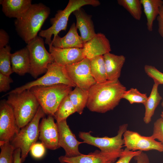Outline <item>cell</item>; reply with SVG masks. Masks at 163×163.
I'll return each mask as SVG.
<instances>
[{
	"label": "cell",
	"instance_id": "obj_34",
	"mask_svg": "<svg viewBox=\"0 0 163 163\" xmlns=\"http://www.w3.org/2000/svg\"><path fill=\"white\" fill-rule=\"evenodd\" d=\"M141 152L130 151L125 148L121 152L118 160L114 163H129L131 159Z\"/></svg>",
	"mask_w": 163,
	"mask_h": 163
},
{
	"label": "cell",
	"instance_id": "obj_10",
	"mask_svg": "<svg viewBox=\"0 0 163 163\" xmlns=\"http://www.w3.org/2000/svg\"><path fill=\"white\" fill-rule=\"evenodd\" d=\"M67 74L76 86L87 91L96 83L90 71V59L85 58L65 66Z\"/></svg>",
	"mask_w": 163,
	"mask_h": 163
},
{
	"label": "cell",
	"instance_id": "obj_26",
	"mask_svg": "<svg viewBox=\"0 0 163 163\" xmlns=\"http://www.w3.org/2000/svg\"><path fill=\"white\" fill-rule=\"evenodd\" d=\"M68 96L76 112L81 114L86 107L89 97L88 91L75 86L74 89L71 91Z\"/></svg>",
	"mask_w": 163,
	"mask_h": 163
},
{
	"label": "cell",
	"instance_id": "obj_38",
	"mask_svg": "<svg viewBox=\"0 0 163 163\" xmlns=\"http://www.w3.org/2000/svg\"><path fill=\"white\" fill-rule=\"evenodd\" d=\"M9 40L8 35L3 29L0 30V49L5 47L7 45Z\"/></svg>",
	"mask_w": 163,
	"mask_h": 163
},
{
	"label": "cell",
	"instance_id": "obj_18",
	"mask_svg": "<svg viewBox=\"0 0 163 163\" xmlns=\"http://www.w3.org/2000/svg\"><path fill=\"white\" fill-rule=\"evenodd\" d=\"M73 13L76 19V27L79 30L80 36L84 43L96 34L91 19L92 16L88 14L81 8L75 10Z\"/></svg>",
	"mask_w": 163,
	"mask_h": 163
},
{
	"label": "cell",
	"instance_id": "obj_5",
	"mask_svg": "<svg viewBox=\"0 0 163 163\" xmlns=\"http://www.w3.org/2000/svg\"><path fill=\"white\" fill-rule=\"evenodd\" d=\"M100 4L97 0H69L64 9L58 11L55 17L50 19L51 26L47 29L40 31L39 36L45 38V43L50 48L52 46V35L54 37L61 31L66 30L69 18L72 13L84 5L95 7Z\"/></svg>",
	"mask_w": 163,
	"mask_h": 163
},
{
	"label": "cell",
	"instance_id": "obj_36",
	"mask_svg": "<svg viewBox=\"0 0 163 163\" xmlns=\"http://www.w3.org/2000/svg\"><path fill=\"white\" fill-rule=\"evenodd\" d=\"M13 82L10 76L0 73V92H5L10 89V84Z\"/></svg>",
	"mask_w": 163,
	"mask_h": 163
},
{
	"label": "cell",
	"instance_id": "obj_42",
	"mask_svg": "<svg viewBox=\"0 0 163 163\" xmlns=\"http://www.w3.org/2000/svg\"><path fill=\"white\" fill-rule=\"evenodd\" d=\"M161 107H163V99H162V101L161 103Z\"/></svg>",
	"mask_w": 163,
	"mask_h": 163
},
{
	"label": "cell",
	"instance_id": "obj_19",
	"mask_svg": "<svg viewBox=\"0 0 163 163\" xmlns=\"http://www.w3.org/2000/svg\"><path fill=\"white\" fill-rule=\"evenodd\" d=\"M77 29L75 23H73L64 36L61 37L57 35L53 37L52 46L61 48H82L84 43L78 34Z\"/></svg>",
	"mask_w": 163,
	"mask_h": 163
},
{
	"label": "cell",
	"instance_id": "obj_20",
	"mask_svg": "<svg viewBox=\"0 0 163 163\" xmlns=\"http://www.w3.org/2000/svg\"><path fill=\"white\" fill-rule=\"evenodd\" d=\"M31 0H1L0 4L5 15L18 19L21 17L32 5Z\"/></svg>",
	"mask_w": 163,
	"mask_h": 163
},
{
	"label": "cell",
	"instance_id": "obj_23",
	"mask_svg": "<svg viewBox=\"0 0 163 163\" xmlns=\"http://www.w3.org/2000/svg\"><path fill=\"white\" fill-rule=\"evenodd\" d=\"M146 18L147 29L153 30L154 21L158 16L160 7L163 5L162 0H140Z\"/></svg>",
	"mask_w": 163,
	"mask_h": 163
},
{
	"label": "cell",
	"instance_id": "obj_39",
	"mask_svg": "<svg viewBox=\"0 0 163 163\" xmlns=\"http://www.w3.org/2000/svg\"><path fill=\"white\" fill-rule=\"evenodd\" d=\"M134 158L137 163H150L147 155L142 151L135 156Z\"/></svg>",
	"mask_w": 163,
	"mask_h": 163
},
{
	"label": "cell",
	"instance_id": "obj_24",
	"mask_svg": "<svg viewBox=\"0 0 163 163\" xmlns=\"http://www.w3.org/2000/svg\"><path fill=\"white\" fill-rule=\"evenodd\" d=\"M159 85L157 83H154L150 94L143 104L145 111L143 120L146 124L149 123L151 121L156 109L162 99L158 91Z\"/></svg>",
	"mask_w": 163,
	"mask_h": 163
},
{
	"label": "cell",
	"instance_id": "obj_4",
	"mask_svg": "<svg viewBox=\"0 0 163 163\" xmlns=\"http://www.w3.org/2000/svg\"><path fill=\"white\" fill-rule=\"evenodd\" d=\"M72 87L61 84L47 86H36L29 90L45 114L53 117L60 103L72 90Z\"/></svg>",
	"mask_w": 163,
	"mask_h": 163
},
{
	"label": "cell",
	"instance_id": "obj_33",
	"mask_svg": "<svg viewBox=\"0 0 163 163\" xmlns=\"http://www.w3.org/2000/svg\"><path fill=\"white\" fill-rule=\"evenodd\" d=\"M152 138L157 139L163 145V118L160 117L155 122L153 131L150 136Z\"/></svg>",
	"mask_w": 163,
	"mask_h": 163
},
{
	"label": "cell",
	"instance_id": "obj_14",
	"mask_svg": "<svg viewBox=\"0 0 163 163\" xmlns=\"http://www.w3.org/2000/svg\"><path fill=\"white\" fill-rule=\"evenodd\" d=\"M56 123L59 133V146L64 149L65 156L72 157L81 155L82 153L80 152L78 147L79 145L84 142L77 140L67 124L66 120Z\"/></svg>",
	"mask_w": 163,
	"mask_h": 163
},
{
	"label": "cell",
	"instance_id": "obj_7",
	"mask_svg": "<svg viewBox=\"0 0 163 163\" xmlns=\"http://www.w3.org/2000/svg\"><path fill=\"white\" fill-rule=\"evenodd\" d=\"M43 39L37 36L27 44L29 53L30 67L29 73L35 79L45 73L48 66L54 62L53 57L44 46Z\"/></svg>",
	"mask_w": 163,
	"mask_h": 163
},
{
	"label": "cell",
	"instance_id": "obj_30",
	"mask_svg": "<svg viewBox=\"0 0 163 163\" xmlns=\"http://www.w3.org/2000/svg\"><path fill=\"white\" fill-rule=\"evenodd\" d=\"M148 97L146 93L140 92L136 88H131L124 92L122 98L127 100L130 104L141 103L144 104Z\"/></svg>",
	"mask_w": 163,
	"mask_h": 163
},
{
	"label": "cell",
	"instance_id": "obj_6",
	"mask_svg": "<svg viewBox=\"0 0 163 163\" xmlns=\"http://www.w3.org/2000/svg\"><path fill=\"white\" fill-rule=\"evenodd\" d=\"M45 114L40 106L32 120L21 128L11 141V144L15 149H20L21 150V163L25 161L31 147L39 138L40 121Z\"/></svg>",
	"mask_w": 163,
	"mask_h": 163
},
{
	"label": "cell",
	"instance_id": "obj_13",
	"mask_svg": "<svg viewBox=\"0 0 163 163\" xmlns=\"http://www.w3.org/2000/svg\"><path fill=\"white\" fill-rule=\"evenodd\" d=\"M123 149L103 151L96 150L86 155L68 157L65 155L59 157L61 163H114L119 158Z\"/></svg>",
	"mask_w": 163,
	"mask_h": 163
},
{
	"label": "cell",
	"instance_id": "obj_2",
	"mask_svg": "<svg viewBox=\"0 0 163 163\" xmlns=\"http://www.w3.org/2000/svg\"><path fill=\"white\" fill-rule=\"evenodd\" d=\"M50 12V8L43 3L32 4L21 17L16 19V30L27 44L37 36Z\"/></svg>",
	"mask_w": 163,
	"mask_h": 163
},
{
	"label": "cell",
	"instance_id": "obj_8",
	"mask_svg": "<svg viewBox=\"0 0 163 163\" xmlns=\"http://www.w3.org/2000/svg\"><path fill=\"white\" fill-rule=\"evenodd\" d=\"M61 84L72 87L76 86L68 75L65 66L59 65L54 62L48 66L47 71L42 77L17 88L8 93L20 92L36 86H47Z\"/></svg>",
	"mask_w": 163,
	"mask_h": 163
},
{
	"label": "cell",
	"instance_id": "obj_27",
	"mask_svg": "<svg viewBox=\"0 0 163 163\" xmlns=\"http://www.w3.org/2000/svg\"><path fill=\"white\" fill-rule=\"evenodd\" d=\"M75 112L76 110L67 96L59 105L53 117L57 123L66 120L69 116Z\"/></svg>",
	"mask_w": 163,
	"mask_h": 163
},
{
	"label": "cell",
	"instance_id": "obj_21",
	"mask_svg": "<svg viewBox=\"0 0 163 163\" xmlns=\"http://www.w3.org/2000/svg\"><path fill=\"white\" fill-rule=\"evenodd\" d=\"M106 68L107 80H119L122 69L126 61V57L123 55H117L107 53L103 55Z\"/></svg>",
	"mask_w": 163,
	"mask_h": 163
},
{
	"label": "cell",
	"instance_id": "obj_31",
	"mask_svg": "<svg viewBox=\"0 0 163 163\" xmlns=\"http://www.w3.org/2000/svg\"><path fill=\"white\" fill-rule=\"evenodd\" d=\"M0 163H13L15 148L10 142H0Z\"/></svg>",
	"mask_w": 163,
	"mask_h": 163
},
{
	"label": "cell",
	"instance_id": "obj_3",
	"mask_svg": "<svg viewBox=\"0 0 163 163\" xmlns=\"http://www.w3.org/2000/svg\"><path fill=\"white\" fill-rule=\"evenodd\" d=\"M7 103L11 107L18 127L21 129L30 123L40 106L30 90L19 93H7Z\"/></svg>",
	"mask_w": 163,
	"mask_h": 163
},
{
	"label": "cell",
	"instance_id": "obj_25",
	"mask_svg": "<svg viewBox=\"0 0 163 163\" xmlns=\"http://www.w3.org/2000/svg\"><path fill=\"white\" fill-rule=\"evenodd\" d=\"M90 71L96 83L107 81L103 56H97L90 59Z\"/></svg>",
	"mask_w": 163,
	"mask_h": 163
},
{
	"label": "cell",
	"instance_id": "obj_35",
	"mask_svg": "<svg viewBox=\"0 0 163 163\" xmlns=\"http://www.w3.org/2000/svg\"><path fill=\"white\" fill-rule=\"evenodd\" d=\"M30 151L33 158L40 159L44 155L45 147L42 143H36L31 147Z\"/></svg>",
	"mask_w": 163,
	"mask_h": 163
},
{
	"label": "cell",
	"instance_id": "obj_32",
	"mask_svg": "<svg viewBox=\"0 0 163 163\" xmlns=\"http://www.w3.org/2000/svg\"><path fill=\"white\" fill-rule=\"evenodd\" d=\"M144 69L146 74L153 79L154 83L159 85H163V73L155 66L149 65H145Z\"/></svg>",
	"mask_w": 163,
	"mask_h": 163
},
{
	"label": "cell",
	"instance_id": "obj_15",
	"mask_svg": "<svg viewBox=\"0 0 163 163\" xmlns=\"http://www.w3.org/2000/svg\"><path fill=\"white\" fill-rule=\"evenodd\" d=\"M39 139L45 148L52 150L59 148L58 127L53 116L48 115L47 117L42 118L39 124Z\"/></svg>",
	"mask_w": 163,
	"mask_h": 163
},
{
	"label": "cell",
	"instance_id": "obj_41",
	"mask_svg": "<svg viewBox=\"0 0 163 163\" xmlns=\"http://www.w3.org/2000/svg\"><path fill=\"white\" fill-rule=\"evenodd\" d=\"M161 117L163 118V111L161 112Z\"/></svg>",
	"mask_w": 163,
	"mask_h": 163
},
{
	"label": "cell",
	"instance_id": "obj_9",
	"mask_svg": "<svg viewBox=\"0 0 163 163\" xmlns=\"http://www.w3.org/2000/svg\"><path fill=\"white\" fill-rule=\"evenodd\" d=\"M128 124L120 126L117 134L113 137H95L91 134V131L80 132L78 136L84 143L91 145L103 151H112L122 149L124 145L123 135L127 130Z\"/></svg>",
	"mask_w": 163,
	"mask_h": 163
},
{
	"label": "cell",
	"instance_id": "obj_37",
	"mask_svg": "<svg viewBox=\"0 0 163 163\" xmlns=\"http://www.w3.org/2000/svg\"><path fill=\"white\" fill-rule=\"evenodd\" d=\"M156 19L158 23V33L163 38V5L160 8L159 13Z\"/></svg>",
	"mask_w": 163,
	"mask_h": 163
},
{
	"label": "cell",
	"instance_id": "obj_12",
	"mask_svg": "<svg viewBox=\"0 0 163 163\" xmlns=\"http://www.w3.org/2000/svg\"><path fill=\"white\" fill-rule=\"evenodd\" d=\"M20 130L12 108L6 101H2L0 106V142L11 141Z\"/></svg>",
	"mask_w": 163,
	"mask_h": 163
},
{
	"label": "cell",
	"instance_id": "obj_40",
	"mask_svg": "<svg viewBox=\"0 0 163 163\" xmlns=\"http://www.w3.org/2000/svg\"><path fill=\"white\" fill-rule=\"evenodd\" d=\"M13 163H21V150L20 149H16L14 151Z\"/></svg>",
	"mask_w": 163,
	"mask_h": 163
},
{
	"label": "cell",
	"instance_id": "obj_17",
	"mask_svg": "<svg viewBox=\"0 0 163 163\" xmlns=\"http://www.w3.org/2000/svg\"><path fill=\"white\" fill-rule=\"evenodd\" d=\"M49 51L54 62L63 66L76 63L85 58L82 48H61L52 46Z\"/></svg>",
	"mask_w": 163,
	"mask_h": 163
},
{
	"label": "cell",
	"instance_id": "obj_29",
	"mask_svg": "<svg viewBox=\"0 0 163 163\" xmlns=\"http://www.w3.org/2000/svg\"><path fill=\"white\" fill-rule=\"evenodd\" d=\"M11 47L8 45L0 49V73L8 76H10L13 73L11 63Z\"/></svg>",
	"mask_w": 163,
	"mask_h": 163
},
{
	"label": "cell",
	"instance_id": "obj_22",
	"mask_svg": "<svg viewBox=\"0 0 163 163\" xmlns=\"http://www.w3.org/2000/svg\"><path fill=\"white\" fill-rule=\"evenodd\" d=\"M11 60L13 72L21 76L29 73L30 62L29 51L26 47L11 53Z\"/></svg>",
	"mask_w": 163,
	"mask_h": 163
},
{
	"label": "cell",
	"instance_id": "obj_16",
	"mask_svg": "<svg viewBox=\"0 0 163 163\" xmlns=\"http://www.w3.org/2000/svg\"><path fill=\"white\" fill-rule=\"evenodd\" d=\"M82 49L85 58L90 59L103 56L111 51L109 40L101 33L96 34L91 39L84 43Z\"/></svg>",
	"mask_w": 163,
	"mask_h": 163
},
{
	"label": "cell",
	"instance_id": "obj_1",
	"mask_svg": "<svg viewBox=\"0 0 163 163\" xmlns=\"http://www.w3.org/2000/svg\"><path fill=\"white\" fill-rule=\"evenodd\" d=\"M126 90L119 80L96 83L88 91L86 107L92 112L101 113L113 110L118 105Z\"/></svg>",
	"mask_w": 163,
	"mask_h": 163
},
{
	"label": "cell",
	"instance_id": "obj_28",
	"mask_svg": "<svg viewBox=\"0 0 163 163\" xmlns=\"http://www.w3.org/2000/svg\"><path fill=\"white\" fill-rule=\"evenodd\" d=\"M118 5L123 7L135 20H140L142 15V5L140 0H118Z\"/></svg>",
	"mask_w": 163,
	"mask_h": 163
},
{
	"label": "cell",
	"instance_id": "obj_11",
	"mask_svg": "<svg viewBox=\"0 0 163 163\" xmlns=\"http://www.w3.org/2000/svg\"><path fill=\"white\" fill-rule=\"evenodd\" d=\"M124 146L133 151L155 150L163 152V145L150 136H142L138 132L127 130L123 133Z\"/></svg>",
	"mask_w": 163,
	"mask_h": 163
}]
</instances>
